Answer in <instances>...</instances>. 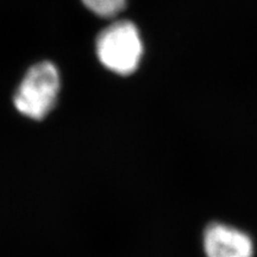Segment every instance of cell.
<instances>
[{
	"label": "cell",
	"instance_id": "6da1fadb",
	"mask_svg": "<svg viewBox=\"0 0 257 257\" xmlns=\"http://www.w3.org/2000/svg\"><path fill=\"white\" fill-rule=\"evenodd\" d=\"M96 54L100 62L113 73H134L143 54L142 38L136 25L128 21L108 25L96 40Z\"/></svg>",
	"mask_w": 257,
	"mask_h": 257
},
{
	"label": "cell",
	"instance_id": "7a4b0ae2",
	"mask_svg": "<svg viewBox=\"0 0 257 257\" xmlns=\"http://www.w3.org/2000/svg\"><path fill=\"white\" fill-rule=\"evenodd\" d=\"M59 89L60 75L56 67L48 61L35 64L15 93V107L25 117L43 119L55 105Z\"/></svg>",
	"mask_w": 257,
	"mask_h": 257
},
{
	"label": "cell",
	"instance_id": "3957f363",
	"mask_svg": "<svg viewBox=\"0 0 257 257\" xmlns=\"http://www.w3.org/2000/svg\"><path fill=\"white\" fill-rule=\"evenodd\" d=\"M202 250L206 257H253L255 243L245 231L213 221L202 233Z\"/></svg>",
	"mask_w": 257,
	"mask_h": 257
},
{
	"label": "cell",
	"instance_id": "277c9868",
	"mask_svg": "<svg viewBox=\"0 0 257 257\" xmlns=\"http://www.w3.org/2000/svg\"><path fill=\"white\" fill-rule=\"evenodd\" d=\"M87 8L100 17L110 18L125 8L126 0H82Z\"/></svg>",
	"mask_w": 257,
	"mask_h": 257
}]
</instances>
